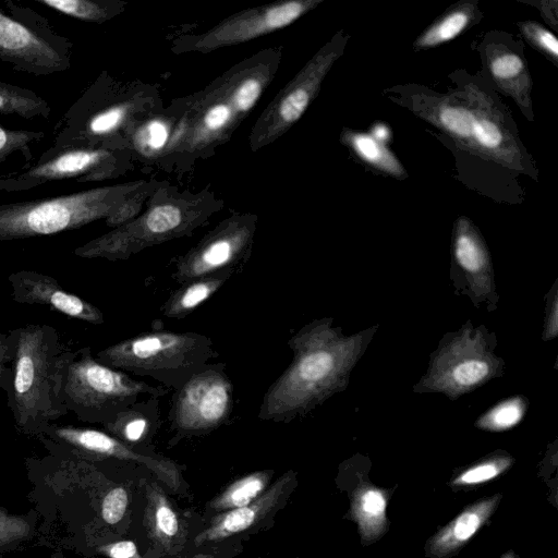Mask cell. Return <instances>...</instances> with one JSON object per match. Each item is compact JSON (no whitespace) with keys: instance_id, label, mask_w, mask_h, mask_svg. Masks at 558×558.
Masks as SVG:
<instances>
[{"instance_id":"6da1fadb","label":"cell","mask_w":558,"mask_h":558,"mask_svg":"<svg viewBox=\"0 0 558 558\" xmlns=\"http://www.w3.org/2000/svg\"><path fill=\"white\" fill-rule=\"evenodd\" d=\"M7 339L12 363L8 407L22 432L43 434L69 413L63 384L74 351L52 326L44 324L12 329Z\"/></svg>"},{"instance_id":"7a4b0ae2","label":"cell","mask_w":558,"mask_h":558,"mask_svg":"<svg viewBox=\"0 0 558 558\" xmlns=\"http://www.w3.org/2000/svg\"><path fill=\"white\" fill-rule=\"evenodd\" d=\"M219 356L209 337L194 331H146L96 354L102 364L141 377H150L167 390L181 388L210 360Z\"/></svg>"},{"instance_id":"3957f363","label":"cell","mask_w":558,"mask_h":558,"mask_svg":"<svg viewBox=\"0 0 558 558\" xmlns=\"http://www.w3.org/2000/svg\"><path fill=\"white\" fill-rule=\"evenodd\" d=\"M325 327L311 324L290 337L287 344L293 359L264 393L259 420L289 423L304 416L329 389L336 356Z\"/></svg>"},{"instance_id":"277c9868","label":"cell","mask_w":558,"mask_h":558,"mask_svg":"<svg viewBox=\"0 0 558 558\" xmlns=\"http://www.w3.org/2000/svg\"><path fill=\"white\" fill-rule=\"evenodd\" d=\"M169 392L129 374L109 367L94 357L89 347L74 351L63 384L69 412L87 423L105 425L140 397L161 398Z\"/></svg>"},{"instance_id":"5b68a950","label":"cell","mask_w":558,"mask_h":558,"mask_svg":"<svg viewBox=\"0 0 558 558\" xmlns=\"http://www.w3.org/2000/svg\"><path fill=\"white\" fill-rule=\"evenodd\" d=\"M116 191L93 189L53 197L0 204V242L50 235L109 216Z\"/></svg>"},{"instance_id":"8992f818","label":"cell","mask_w":558,"mask_h":558,"mask_svg":"<svg viewBox=\"0 0 558 558\" xmlns=\"http://www.w3.org/2000/svg\"><path fill=\"white\" fill-rule=\"evenodd\" d=\"M0 9V61L14 71L47 76L71 68L73 43L37 11L4 0Z\"/></svg>"},{"instance_id":"52a82bcc","label":"cell","mask_w":558,"mask_h":558,"mask_svg":"<svg viewBox=\"0 0 558 558\" xmlns=\"http://www.w3.org/2000/svg\"><path fill=\"white\" fill-rule=\"evenodd\" d=\"M226 367L207 363L173 391L168 420L175 439L211 433L230 420L234 387Z\"/></svg>"},{"instance_id":"ba28073f","label":"cell","mask_w":558,"mask_h":558,"mask_svg":"<svg viewBox=\"0 0 558 558\" xmlns=\"http://www.w3.org/2000/svg\"><path fill=\"white\" fill-rule=\"evenodd\" d=\"M111 153L101 145L49 147L33 165L0 175V192H25L50 182L98 180L111 170Z\"/></svg>"},{"instance_id":"9c48e42d","label":"cell","mask_w":558,"mask_h":558,"mask_svg":"<svg viewBox=\"0 0 558 558\" xmlns=\"http://www.w3.org/2000/svg\"><path fill=\"white\" fill-rule=\"evenodd\" d=\"M252 232L245 227L226 228L180 256L171 272L178 283L220 274L242 272L251 251Z\"/></svg>"},{"instance_id":"30bf717a","label":"cell","mask_w":558,"mask_h":558,"mask_svg":"<svg viewBox=\"0 0 558 558\" xmlns=\"http://www.w3.org/2000/svg\"><path fill=\"white\" fill-rule=\"evenodd\" d=\"M43 434L85 453L140 464L172 489L175 490L180 487L181 473L173 461L154 453L147 454L137 451L106 432L88 427L51 424Z\"/></svg>"},{"instance_id":"8fae6325","label":"cell","mask_w":558,"mask_h":558,"mask_svg":"<svg viewBox=\"0 0 558 558\" xmlns=\"http://www.w3.org/2000/svg\"><path fill=\"white\" fill-rule=\"evenodd\" d=\"M12 298L17 303L45 305L71 318L93 325L105 323L102 312L90 302L64 290L52 277L32 270L9 276Z\"/></svg>"},{"instance_id":"7c38bea8","label":"cell","mask_w":558,"mask_h":558,"mask_svg":"<svg viewBox=\"0 0 558 558\" xmlns=\"http://www.w3.org/2000/svg\"><path fill=\"white\" fill-rule=\"evenodd\" d=\"M435 117L444 131L471 147L494 156L506 148V132L488 113H475L462 104L444 102L437 106Z\"/></svg>"},{"instance_id":"4fadbf2b","label":"cell","mask_w":558,"mask_h":558,"mask_svg":"<svg viewBox=\"0 0 558 558\" xmlns=\"http://www.w3.org/2000/svg\"><path fill=\"white\" fill-rule=\"evenodd\" d=\"M502 494L486 496L468 505L454 519L437 530L425 543L426 558H452L489 521Z\"/></svg>"},{"instance_id":"5bb4252c","label":"cell","mask_w":558,"mask_h":558,"mask_svg":"<svg viewBox=\"0 0 558 558\" xmlns=\"http://www.w3.org/2000/svg\"><path fill=\"white\" fill-rule=\"evenodd\" d=\"M290 481L291 476L286 474L253 502L214 518L208 527L195 537V545L230 537L256 524L278 504Z\"/></svg>"},{"instance_id":"9a60e30c","label":"cell","mask_w":558,"mask_h":558,"mask_svg":"<svg viewBox=\"0 0 558 558\" xmlns=\"http://www.w3.org/2000/svg\"><path fill=\"white\" fill-rule=\"evenodd\" d=\"M391 490L371 484L360 483L350 495L348 517L357 526L361 544L371 545L389 530L387 506Z\"/></svg>"},{"instance_id":"2e32d148","label":"cell","mask_w":558,"mask_h":558,"mask_svg":"<svg viewBox=\"0 0 558 558\" xmlns=\"http://www.w3.org/2000/svg\"><path fill=\"white\" fill-rule=\"evenodd\" d=\"M160 418L159 398L149 396L124 409L102 426L108 434L133 448L155 434Z\"/></svg>"},{"instance_id":"e0dca14e","label":"cell","mask_w":558,"mask_h":558,"mask_svg":"<svg viewBox=\"0 0 558 558\" xmlns=\"http://www.w3.org/2000/svg\"><path fill=\"white\" fill-rule=\"evenodd\" d=\"M233 276L232 272H220L181 283L160 306V313L169 319L185 318Z\"/></svg>"},{"instance_id":"ac0fdd59","label":"cell","mask_w":558,"mask_h":558,"mask_svg":"<svg viewBox=\"0 0 558 558\" xmlns=\"http://www.w3.org/2000/svg\"><path fill=\"white\" fill-rule=\"evenodd\" d=\"M311 4V2L301 1L280 3L266 9L247 20H242L241 23H235L232 26L228 25L229 27H225L223 31H219L216 35L217 37H221L223 35L225 39L230 38L233 40H244L290 24Z\"/></svg>"},{"instance_id":"d6986e66","label":"cell","mask_w":558,"mask_h":558,"mask_svg":"<svg viewBox=\"0 0 558 558\" xmlns=\"http://www.w3.org/2000/svg\"><path fill=\"white\" fill-rule=\"evenodd\" d=\"M0 114L48 119L51 106L32 89L0 81Z\"/></svg>"},{"instance_id":"ffe728a7","label":"cell","mask_w":558,"mask_h":558,"mask_svg":"<svg viewBox=\"0 0 558 558\" xmlns=\"http://www.w3.org/2000/svg\"><path fill=\"white\" fill-rule=\"evenodd\" d=\"M146 519L155 539L168 546L180 533V521L160 488L153 484L147 489Z\"/></svg>"},{"instance_id":"44dd1931","label":"cell","mask_w":558,"mask_h":558,"mask_svg":"<svg viewBox=\"0 0 558 558\" xmlns=\"http://www.w3.org/2000/svg\"><path fill=\"white\" fill-rule=\"evenodd\" d=\"M269 478V471H258L236 480L211 502V508L231 510L253 502L264 493Z\"/></svg>"},{"instance_id":"7402d4cb","label":"cell","mask_w":558,"mask_h":558,"mask_svg":"<svg viewBox=\"0 0 558 558\" xmlns=\"http://www.w3.org/2000/svg\"><path fill=\"white\" fill-rule=\"evenodd\" d=\"M473 15L471 4L451 10L423 33L415 45L418 48H430L451 40L468 27Z\"/></svg>"},{"instance_id":"603a6c76","label":"cell","mask_w":558,"mask_h":558,"mask_svg":"<svg viewBox=\"0 0 558 558\" xmlns=\"http://www.w3.org/2000/svg\"><path fill=\"white\" fill-rule=\"evenodd\" d=\"M59 13L84 21L101 23L116 12L113 2L94 0H34Z\"/></svg>"},{"instance_id":"cb8c5ba5","label":"cell","mask_w":558,"mask_h":558,"mask_svg":"<svg viewBox=\"0 0 558 558\" xmlns=\"http://www.w3.org/2000/svg\"><path fill=\"white\" fill-rule=\"evenodd\" d=\"M349 143L360 158L367 163L393 175L404 171L393 155L376 138L363 133H351Z\"/></svg>"},{"instance_id":"d4e9b609","label":"cell","mask_w":558,"mask_h":558,"mask_svg":"<svg viewBox=\"0 0 558 558\" xmlns=\"http://www.w3.org/2000/svg\"><path fill=\"white\" fill-rule=\"evenodd\" d=\"M511 464L512 460L506 456L489 458L459 472L450 480L449 486L454 490L474 488L497 478Z\"/></svg>"},{"instance_id":"484cf974","label":"cell","mask_w":558,"mask_h":558,"mask_svg":"<svg viewBox=\"0 0 558 558\" xmlns=\"http://www.w3.org/2000/svg\"><path fill=\"white\" fill-rule=\"evenodd\" d=\"M44 137V131L11 130L0 124V163L15 156L29 161L33 158L32 144Z\"/></svg>"},{"instance_id":"4316f807","label":"cell","mask_w":558,"mask_h":558,"mask_svg":"<svg viewBox=\"0 0 558 558\" xmlns=\"http://www.w3.org/2000/svg\"><path fill=\"white\" fill-rule=\"evenodd\" d=\"M493 77L505 87H513L526 74L524 60L514 52H498L489 61Z\"/></svg>"},{"instance_id":"83f0119b","label":"cell","mask_w":558,"mask_h":558,"mask_svg":"<svg viewBox=\"0 0 558 558\" xmlns=\"http://www.w3.org/2000/svg\"><path fill=\"white\" fill-rule=\"evenodd\" d=\"M456 256L466 270H478L483 263L482 251L476 240L466 232H460L456 241Z\"/></svg>"},{"instance_id":"f1b7e54d","label":"cell","mask_w":558,"mask_h":558,"mask_svg":"<svg viewBox=\"0 0 558 558\" xmlns=\"http://www.w3.org/2000/svg\"><path fill=\"white\" fill-rule=\"evenodd\" d=\"M129 504L128 492L124 487L112 488L101 504V517L108 524L119 523L125 514Z\"/></svg>"},{"instance_id":"f546056e","label":"cell","mask_w":558,"mask_h":558,"mask_svg":"<svg viewBox=\"0 0 558 558\" xmlns=\"http://www.w3.org/2000/svg\"><path fill=\"white\" fill-rule=\"evenodd\" d=\"M521 28L533 45L543 52L548 53L554 60L557 59L558 40L554 34L533 22L524 23Z\"/></svg>"},{"instance_id":"4dcf8cb0","label":"cell","mask_w":558,"mask_h":558,"mask_svg":"<svg viewBox=\"0 0 558 558\" xmlns=\"http://www.w3.org/2000/svg\"><path fill=\"white\" fill-rule=\"evenodd\" d=\"M311 93L304 87L293 89L281 102L280 116L286 122L296 121L306 109Z\"/></svg>"},{"instance_id":"1f68e13d","label":"cell","mask_w":558,"mask_h":558,"mask_svg":"<svg viewBox=\"0 0 558 558\" xmlns=\"http://www.w3.org/2000/svg\"><path fill=\"white\" fill-rule=\"evenodd\" d=\"M488 374V365L483 361H470L460 364L453 372L454 380L461 386H470L482 380Z\"/></svg>"},{"instance_id":"d6a6232c","label":"cell","mask_w":558,"mask_h":558,"mask_svg":"<svg viewBox=\"0 0 558 558\" xmlns=\"http://www.w3.org/2000/svg\"><path fill=\"white\" fill-rule=\"evenodd\" d=\"M521 417V409L514 402L502 404L494 410L489 424L497 428H508L514 425Z\"/></svg>"},{"instance_id":"836d02e7","label":"cell","mask_w":558,"mask_h":558,"mask_svg":"<svg viewBox=\"0 0 558 558\" xmlns=\"http://www.w3.org/2000/svg\"><path fill=\"white\" fill-rule=\"evenodd\" d=\"M260 94V84L257 80L244 81L234 93V102L240 110L250 109Z\"/></svg>"},{"instance_id":"e575fe53","label":"cell","mask_w":558,"mask_h":558,"mask_svg":"<svg viewBox=\"0 0 558 558\" xmlns=\"http://www.w3.org/2000/svg\"><path fill=\"white\" fill-rule=\"evenodd\" d=\"M105 553L109 558H141L137 547L132 541H120L107 546Z\"/></svg>"},{"instance_id":"d590c367","label":"cell","mask_w":558,"mask_h":558,"mask_svg":"<svg viewBox=\"0 0 558 558\" xmlns=\"http://www.w3.org/2000/svg\"><path fill=\"white\" fill-rule=\"evenodd\" d=\"M230 110L225 105L213 107L205 116V124L211 130L221 128L229 119Z\"/></svg>"},{"instance_id":"8d00e7d4","label":"cell","mask_w":558,"mask_h":558,"mask_svg":"<svg viewBox=\"0 0 558 558\" xmlns=\"http://www.w3.org/2000/svg\"><path fill=\"white\" fill-rule=\"evenodd\" d=\"M10 361L9 343L7 336L0 329V389L8 387L10 375L7 373L5 363Z\"/></svg>"},{"instance_id":"74e56055","label":"cell","mask_w":558,"mask_h":558,"mask_svg":"<svg viewBox=\"0 0 558 558\" xmlns=\"http://www.w3.org/2000/svg\"><path fill=\"white\" fill-rule=\"evenodd\" d=\"M168 132L166 126L159 122L154 121L148 125V144L154 148H160L167 141Z\"/></svg>"},{"instance_id":"f35d334b","label":"cell","mask_w":558,"mask_h":558,"mask_svg":"<svg viewBox=\"0 0 558 558\" xmlns=\"http://www.w3.org/2000/svg\"><path fill=\"white\" fill-rule=\"evenodd\" d=\"M500 558H520L515 553L514 550L512 549H509L507 550L506 553H504Z\"/></svg>"},{"instance_id":"ab89813d","label":"cell","mask_w":558,"mask_h":558,"mask_svg":"<svg viewBox=\"0 0 558 558\" xmlns=\"http://www.w3.org/2000/svg\"><path fill=\"white\" fill-rule=\"evenodd\" d=\"M192 558H213V557L208 556V555H197V556H194Z\"/></svg>"}]
</instances>
